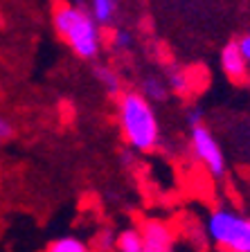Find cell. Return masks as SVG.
Masks as SVG:
<instances>
[{
    "label": "cell",
    "mask_w": 250,
    "mask_h": 252,
    "mask_svg": "<svg viewBox=\"0 0 250 252\" xmlns=\"http://www.w3.org/2000/svg\"><path fill=\"white\" fill-rule=\"evenodd\" d=\"M52 27L57 36L70 47V52L81 61H95L102 54V27L83 5L59 2L52 11Z\"/></svg>",
    "instance_id": "6da1fadb"
},
{
    "label": "cell",
    "mask_w": 250,
    "mask_h": 252,
    "mask_svg": "<svg viewBox=\"0 0 250 252\" xmlns=\"http://www.w3.org/2000/svg\"><path fill=\"white\" fill-rule=\"evenodd\" d=\"M117 124L133 151H153L160 142V122L156 110L138 90H124L117 97Z\"/></svg>",
    "instance_id": "7a4b0ae2"
},
{
    "label": "cell",
    "mask_w": 250,
    "mask_h": 252,
    "mask_svg": "<svg viewBox=\"0 0 250 252\" xmlns=\"http://www.w3.org/2000/svg\"><path fill=\"white\" fill-rule=\"evenodd\" d=\"M205 232L225 252H250V219L230 207H216L208 214Z\"/></svg>",
    "instance_id": "3957f363"
},
{
    "label": "cell",
    "mask_w": 250,
    "mask_h": 252,
    "mask_svg": "<svg viewBox=\"0 0 250 252\" xmlns=\"http://www.w3.org/2000/svg\"><path fill=\"white\" fill-rule=\"evenodd\" d=\"M189 144H192V153L198 162L205 167V171L212 176L214 180L225 178L228 164H225V156L221 151L219 142L214 137L205 124H198L189 128Z\"/></svg>",
    "instance_id": "277c9868"
},
{
    "label": "cell",
    "mask_w": 250,
    "mask_h": 252,
    "mask_svg": "<svg viewBox=\"0 0 250 252\" xmlns=\"http://www.w3.org/2000/svg\"><path fill=\"white\" fill-rule=\"evenodd\" d=\"M144 250H174V232L162 220H146L140 227Z\"/></svg>",
    "instance_id": "5b68a950"
},
{
    "label": "cell",
    "mask_w": 250,
    "mask_h": 252,
    "mask_svg": "<svg viewBox=\"0 0 250 252\" xmlns=\"http://www.w3.org/2000/svg\"><path fill=\"white\" fill-rule=\"evenodd\" d=\"M221 68H223L225 77L232 79V81H244L248 77L250 72L248 61L244 59L237 41H230L223 45V50H221Z\"/></svg>",
    "instance_id": "8992f818"
},
{
    "label": "cell",
    "mask_w": 250,
    "mask_h": 252,
    "mask_svg": "<svg viewBox=\"0 0 250 252\" xmlns=\"http://www.w3.org/2000/svg\"><path fill=\"white\" fill-rule=\"evenodd\" d=\"M86 9L99 27H113L120 14V0H88Z\"/></svg>",
    "instance_id": "52a82bcc"
},
{
    "label": "cell",
    "mask_w": 250,
    "mask_h": 252,
    "mask_svg": "<svg viewBox=\"0 0 250 252\" xmlns=\"http://www.w3.org/2000/svg\"><path fill=\"white\" fill-rule=\"evenodd\" d=\"M138 93H140L149 104H158V101H165L167 97H169L167 81H165V77H160V74H144Z\"/></svg>",
    "instance_id": "ba28073f"
},
{
    "label": "cell",
    "mask_w": 250,
    "mask_h": 252,
    "mask_svg": "<svg viewBox=\"0 0 250 252\" xmlns=\"http://www.w3.org/2000/svg\"><path fill=\"white\" fill-rule=\"evenodd\" d=\"M165 81H167L169 93H176V94H187V93H192V88H194L189 70L180 68V65H167Z\"/></svg>",
    "instance_id": "9c48e42d"
},
{
    "label": "cell",
    "mask_w": 250,
    "mask_h": 252,
    "mask_svg": "<svg viewBox=\"0 0 250 252\" xmlns=\"http://www.w3.org/2000/svg\"><path fill=\"white\" fill-rule=\"evenodd\" d=\"M93 77H95V81L108 94H113V97H120V94L124 93V88H122V77L117 74V70H113L110 65L97 63L93 68Z\"/></svg>",
    "instance_id": "30bf717a"
},
{
    "label": "cell",
    "mask_w": 250,
    "mask_h": 252,
    "mask_svg": "<svg viewBox=\"0 0 250 252\" xmlns=\"http://www.w3.org/2000/svg\"><path fill=\"white\" fill-rule=\"evenodd\" d=\"M43 252H93L90 246L83 239L74 234H63V236H57L52 241L45 246Z\"/></svg>",
    "instance_id": "8fae6325"
},
{
    "label": "cell",
    "mask_w": 250,
    "mask_h": 252,
    "mask_svg": "<svg viewBox=\"0 0 250 252\" xmlns=\"http://www.w3.org/2000/svg\"><path fill=\"white\" fill-rule=\"evenodd\" d=\"M117 252H144V239L140 227H124L117 234Z\"/></svg>",
    "instance_id": "7c38bea8"
},
{
    "label": "cell",
    "mask_w": 250,
    "mask_h": 252,
    "mask_svg": "<svg viewBox=\"0 0 250 252\" xmlns=\"http://www.w3.org/2000/svg\"><path fill=\"white\" fill-rule=\"evenodd\" d=\"M133 45H136V36H133V32L131 30H126V27H115V30H110L108 47L113 50V52H117V54L129 52Z\"/></svg>",
    "instance_id": "4fadbf2b"
},
{
    "label": "cell",
    "mask_w": 250,
    "mask_h": 252,
    "mask_svg": "<svg viewBox=\"0 0 250 252\" xmlns=\"http://www.w3.org/2000/svg\"><path fill=\"white\" fill-rule=\"evenodd\" d=\"M97 252H117V234L113 230H102L97 234Z\"/></svg>",
    "instance_id": "5bb4252c"
},
{
    "label": "cell",
    "mask_w": 250,
    "mask_h": 252,
    "mask_svg": "<svg viewBox=\"0 0 250 252\" xmlns=\"http://www.w3.org/2000/svg\"><path fill=\"white\" fill-rule=\"evenodd\" d=\"M16 133H18V128H16V122L11 120L9 115L0 113V144H7V142H11L16 137Z\"/></svg>",
    "instance_id": "9a60e30c"
},
{
    "label": "cell",
    "mask_w": 250,
    "mask_h": 252,
    "mask_svg": "<svg viewBox=\"0 0 250 252\" xmlns=\"http://www.w3.org/2000/svg\"><path fill=\"white\" fill-rule=\"evenodd\" d=\"M185 122L189 124V128L192 126H198V124H205V113L201 106H194V108L187 110V115H185Z\"/></svg>",
    "instance_id": "2e32d148"
},
{
    "label": "cell",
    "mask_w": 250,
    "mask_h": 252,
    "mask_svg": "<svg viewBox=\"0 0 250 252\" xmlns=\"http://www.w3.org/2000/svg\"><path fill=\"white\" fill-rule=\"evenodd\" d=\"M237 43H239V50H241V54H244V59L248 61V68H250V32L248 34H244Z\"/></svg>",
    "instance_id": "e0dca14e"
},
{
    "label": "cell",
    "mask_w": 250,
    "mask_h": 252,
    "mask_svg": "<svg viewBox=\"0 0 250 252\" xmlns=\"http://www.w3.org/2000/svg\"><path fill=\"white\" fill-rule=\"evenodd\" d=\"M144 252H174V250H144Z\"/></svg>",
    "instance_id": "ac0fdd59"
}]
</instances>
